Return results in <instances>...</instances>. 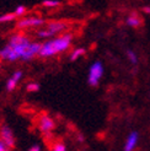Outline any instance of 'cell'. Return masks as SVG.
<instances>
[{
  "label": "cell",
  "mask_w": 150,
  "mask_h": 151,
  "mask_svg": "<svg viewBox=\"0 0 150 151\" xmlns=\"http://www.w3.org/2000/svg\"><path fill=\"white\" fill-rule=\"evenodd\" d=\"M40 49L41 43L33 42L27 35L17 32L11 35L7 43L0 49V59L5 62H30L38 57Z\"/></svg>",
  "instance_id": "1"
},
{
  "label": "cell",
  "mask_w": 150,
  "mask_h": 151,
  "mask_svg": "<svg viewBox=\"0 0 150 151\" xmlns=\"http://www.w3.org/2000/svg\"><path fill=\"white\" fill-rule=\"evenodd\" d=\"M73 42V35L64 32L62 35H58L53 38L46 40L43 43H41V49L38 57L41 58H50L61 54L63 52H66Z\"/></svg>",
  "instance_id": "2"
},
{
  "label": "cell",
  "mask_w": 150,
  "mask_h": 151,
  "mask_svg": "<svg viewBox=\"0 0 150 151\" xmlns=\"http://www.w3.org/2000/svg\"><path fill=\"white\" fill-rule=\"evenodd\" d=\"M105 73V68L103 64L100 60H96L94 62L89 68V74H87V84L91 87H97L100 85L101 79Z\"/></svg>",
  "instance_id": "3"
},
{
  "label": "cell",
  "mask_w": 150,
  "mask_h": 151,
  "mask_svg": "<svg viewBox=\"0 0 150 151\" xmlns=\"http://www.w3.org/2000/svg\"><path fill=\"white\" fill-rule=\"evenodd\" d=\"M44 25V20L40 16H27V17H21L16 27L19 29H27V28H37Z\"/></svg>",
  "instance_id": "4"
},
{
  "label": "cell",
  "mask_w": 150,
  "mask_h": 151,
  "mask_svg": "<svg viewBox=\"0 0 150 151\" xmlns=\"http://www.w3.org/2000/svg\"><path fill=\"white\" fill-rule=\"evenodd\" d=\"M38 129L43 134H50L56 129L54 119L48 114H42L38 119Z\"/></svg>",
  "instance_id": "5"
},
{
  "label": "cell",
  "mask_w": 150,
  "mask_h": 151,
  "mask_svg": "<svg viewBox=\"0 0 150 151\" xmlns=\"http://www.w3.org/2000/svg\"><path fill=\"white\" fill-rule=\"evenodd\" d=\"M0 139L10 147H14L15 144H16L15 134L9 125H1V128H0Z\"/></svg>",
  "instance_id": "6"
},
{
  "label": "cell",
  "mask_w": 150,
  "mask_h": 151,
  "mask_svg": "<svg viewBox=\"0 0 150 151\" xmlns=\"http://www.w3.org/2000/svg\"><path fill=\"white\" fill-rule=\"evenodd\" d=\"M46 27L52 32L53 36H57V35L64 33L69 28V24L65 21H50L46 25Z\"/></svg>",
  "instance_id": "7"
},
{
  "label": "cell",
  "mask_w": 150,
  "mask_h": 151,
  "mask_svg": "<svg viewBox=\"0 0 150 151\" xmlns=\"http://www.w3.org/2000/svg\"><path fill=\"white\" fill-rule=\"evenodd\" d=\"M138 141H139V133L137 130L131 132L128 135H127V139H125L124 146H123V151H133L137 147Z\"/></svg>",
  "instance_id": "8"
},
{
  "label": "cell",
  "mask_w": 150,
  "mask_h": 151,
  "mask_svg": "<svg viewBox=\"0 0 150 151\" xmlns=\"http://www.w3.org/2000/svg\"><path fill=\"white\" fill-rule=\"evenodd\" d=\"M22 76H24V73H22L21 70H15L11 74V76L6 81V91H9V92L14 91V90L17 87V85H19V82L21 81Z\"/></svg>",
  "instance_id": "9"
},
{
  "label": "cell",
  "mask_w": 150,
  "mask_h": 151,
  "mask_svg": "<svg viewBox=\"0 0 150 151\" xmlns=\"http://www.w3.org/2000/svg\"><path fill=\"white\" fill-rule=\"evenodd\" d=\"M125 22H127V25H128L129 27L138 28L141 25V17L139 16L137 12H132V14L128 15V17H127Z\"/></svg>",
  "instance_id": "10"
},
{
  "label": "cell",
  "mask_w": 150,
  "mask_h": 151,
  "mask_svg": "<svg viewBox=\"0 0 150 151\" xmlns=\"http://www.w3.org/2000/svg\"><path fill=\"white\" fill-rule=\"evenodd\" d=\"M85 52H86L85 48H75V49L70 53V55H69L70 62H76V60H78L80 57H82V55L85 54Z\"/></svg>",
  "instance_id": "11"
},
{
  "label": "cell",
  "mask_w": 150,
  "mask_h": 151,
  "mask_svg": "<svg viewBox=\"0 0 150 151\" xmlns=\"http://www.w3.org/2000/svg\"><path fill=\"white\" fill-rule=\"evenodd\" d=\"M17 17L15 16L14 12H5L3 15H0V24H7V22H12Z\"/></svg>",
  "instance_id": "12"
},
{
  "label": "cell",
  "mask_w": 150,
  "mask_h": 151,
  "mask_svg": "<svg viewBox=\"0 0 150 151\" xmlns=\"http://www.w3.org/2000/svg\"><path fill=\"white\" fill-rule=\"evenodd\" d=\"M125 54H127V58H128L129 60V63L132 65H137L138 64V55H137V53L132 50V49H128L125 52Z\"/></svg>",
  "instance_id": "13"
},
{
  "label": "cell",
  "mask_w": 150,
  "mask_h": 151,
  "mask_svg": "<svg viewBox=\"0 0 150 151\" xmlns=\"http://www.w3.org/2000/svg\"><path fill=\"white\" fill-rule=\"evenodd\" d=\"M14 14H15V16L16 17H24L25 15H26V12H27V7L25 6V5H19V6H16L15 7V10L12 11Z\"/></svg>",
  "instance_id": "14"
},
{
  "label": "cell",
  "mask_w": 150,
  "mask_h": 151,
  "mask_svg": "<svg viewBox=\"0 0 150 151\" xmlns=\"http://www.w3.org/2000/svg\"><path fill=\"white\" fill-rule=\"evenodd\" d=\"M40 84L38 82H35V81H31V82H28L27 86H26V90L28 92H37V91H40Z\"/></svg>",
  "instance_id": "15"
},
{
  "label": "cell",
  "mask_w": 150,
  "mask_h": 151,
  "mask_svg": "<svg viewBox=\"0 0 150 151\" xmlns=\"http://www.w3.org/2000/svg\"><path fill=\"white\" fill-rule=\"evenodd\" d=\"M42 5L44 7H49V9H52V7H57V6L61 5V1H59V0H43Z\"/></svg>",
  "instance_id": "16"
},
{
  "label": "cell",
  "mask_w": 150,
  "mask_h": 151,
  "mask_svg": "<svg viewBox=\"0 0 150 151\" xmlns=\"http://www.w3.org/2000/svg\"><path fill=\"white\" fill-rule=\"evenodd\" d=\"M52 151H66V146L63 141H56L52 145Z\"/></svg>",
  "instance_id": "17"
},
{
  "label": "cell",
  "mask_w": 150,
  "mask_h": 151,
  "mask_svg": "<svg viewBox=\"0 0 150 151\" xmlns=\"http://www.w3.org/2000/svg\"><path fill=\"white\" fill-rule=\"evenodd\" d=\"M11 150V147L10 146H7L5 142L0 139V151H10Z\"/></svg>",
  "instance_id": "18"
},
{
  "label": "cell",
  "mask_w": 150,
  "mask_h": 151,
  "mask_svg": "<svg viewBox=\"0 0 150 151\" xmlns=\"http://www.w3.org/2000/svg\"><path fill=\"white\" fill-rule=\"evenodd\" d=\"M28 151H41V146L37 145V144H35V145H32L31 147L28 149Z\"/></svg>",
  "instance_id": "19"
},
{
  "label": "cell",
  "mask_w": 150,
  "mask_h": 151,
  "mask_svg": "<svg viewBox=\"0 0 150 151\" xmlns=\"http://www.w3.org/2000/svg\"><path fill=\"white\" fill-rule=\"evenodd\" d=\"M143 11H144L145 14H150V6H144V7H143Z\"/></svg>",
  "instance_id": "20"
}]
</instances>
